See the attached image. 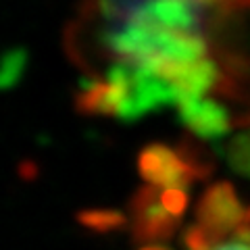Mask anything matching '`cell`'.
I'll use <instances>...</instances> for the list:
<instances>
[{
	"label": "cell",
	"instance_id": "2",
	"mask_svg": "<svg viewBox=\"0 0 250 250\" xmlns=\"http://www.w3.org/2000/svg\"><path fill=\"white\" fill-rule=\"evenodd\" d=\"M140 173L148 186L159 188H186L196 177H202L208 167L198 159H190L182 150L167 146H150L140 154Z\"/></svg>",
	"mask_w": 250,
	"mask_h": 250
},
{
	"label": "cell",
	"instance_id": "8",
	"mask_svg": "<svg viewBox=\"0 0 250 250\" xmlns=\"http://www.w3.org/2000/svg\"><path fill=\"white\" fill-rule=\"evenodd\" d=\"M248 225H250V210H248Z\"/></svg>",
	"mask_w": 250,
	"mask_h": 250
},
{
	"label": "cell",
	"instance_id": "4",
	"mask_svg": "<svg viewBox=\"0 0 250 250\" xmlns=\"http://www.w3.org/2000/svg\"><path fill=\"white\" fill-rule=\"evenodd\" d=\"M179 115L186 127L202 138L223 136L229 129V115L228 111L210 98H196L179 106Z\"/></svg>",
	"mask_w": 250,
	"mask_h": 250
},
{
	"label": "cell",
	"instance_id": "5",
	"mask_svg": "<svg viewBox=\"0 0 250 250\" xmlns=\"http://www.w3.org/2000/svg\"><path fill=\"white\" fill-rule=\"evenodd\" d=\"M184 244L188 250H250V225L246 223L242 229L217 238H207L190 228L184 236Z\"/></svg>",
	"mask_w": 250,
	"mask_h": 250
},
{
	"label": "cell",
	"instance_id": "6",
	"mask_svg": "<svg viewBox=\"0 0 250 250\" xmlns=\"http://www.w3.org/2000/svg\"><path fill=\"white\" fill-rule=\"evenodd\" d=\"M229 148L231 165L242 173H250V136H238Z\"/></svg>",
	"mask_w": 250,
	"mask_h": 250
},
{
	"label": "cell",
	"instance_id": "3",
	"mask_svg": "<svg viewBox=\"0 0 250 250\" xmlns=\"http://www.w3.org/2000/svg\"><path fill=\"white\" fill-rule=\"evenodd\" d=\"M248 223V210H244L229 184H217L208 188L196 208V223L192 229L207 238L225 236L242 229Z\"/></svg>",
	"mask_w": 250,
	"mask_h": 250
},
{
	"label": "cell",
	"instance_id": "7",
	"mask_svg": "<svg viewBox=\"0 0 250 250\" xmlns=\"http://www.w3.org/2000/svg\"><path fill=\"white\" fill-rule=\"evenodd\" d=\"M144 250H165V248H144Z\"/></svg>",
	"mask_w": 250,
	"mask_h": 250
},
{
	"label": "cell",
	"instance_id": "1",
	"mask_svg": "<svg viewBox=\"0 0 250 250\" xmlns=\"http://www.w3.org/2000/svg\"><path fill=\"white\" fill-rule=\"evenodd\" d=\"M188 205L184 188L148 186L134 200V231L140 240L171 236Z\"/></svg>",
	"mask_w": 250,
	"mask_h": 250
}]
</instances>
